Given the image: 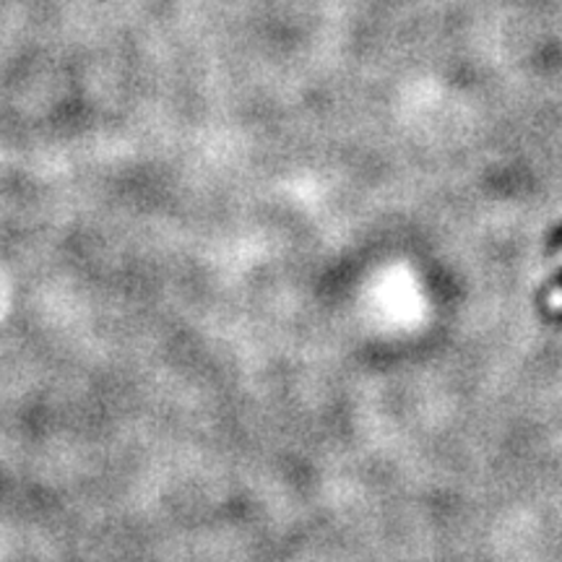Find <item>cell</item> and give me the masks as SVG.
Segmentation results:
<instances>
[]
</instances>
